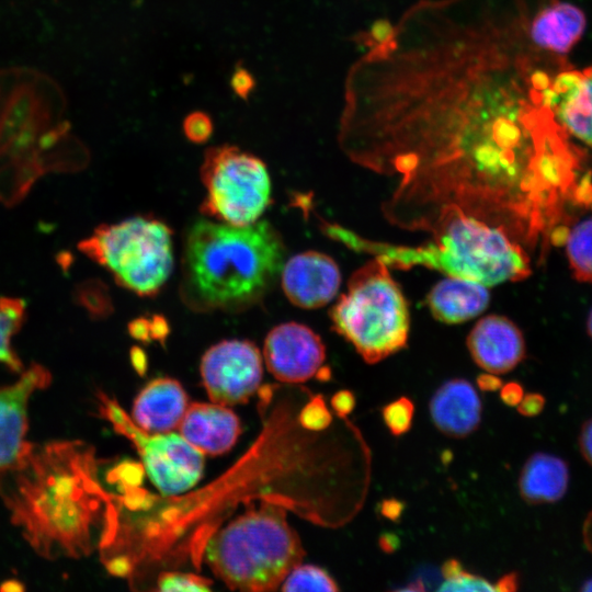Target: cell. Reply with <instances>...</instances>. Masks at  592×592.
I'll use <instances>...</instances> for the list:
<instances>
[{
  "label": "cell",
  "mask_w": 592,
  "mask_h": 592,
  "mask_svg": "<svg viewBox=\"0 0 592 592\" xmlns=\"http://www.w3.org/2000/svg\"><path fill=\"white\" fill-rule=\"evenodd\" d=\"M583 540L587 549L592 554V511L589 513L583 524Z\"/></svg>",
  "instance_id": "obj_41"
},
{
  "label": "cell",
  "mask_w": 592,
  "mask_h": 592,
  "mask_svg": "<svg viewBox=\"0 0 592 592\" xmlns=\"http://www.w3.org/2000/svg\"><path fill=\"white\" fill-rule=\"evenodd\" d=\"M413 414L414 405L406 396L387 403L382 409L384 423L395 436H400L411 429Z\"/></svg>",
  "instance_id": "obj_27"
},
{
  "label": "cell",
  "mask_w": 592,
  "mask_h": 592,
  "mask_svg": "<svg viewBox=\"0 0 592 592\" xmlns=\"http://www.w3.org/2000/svg\"><path fill=\"white\" fill-rule=\"evenodd\" d=\"M25 319V304L15 297H0V364L19 371L21 363L12 349V338Z\"/></svg>",
  "instance_id": "obj_22"
},
{
  "label": "cell",
  "mask_w": 592,
  "mask_h": 592,
  "mask_svg": "<svg viewBox=\"0 0 592 592\" xmlns=\"http://www.w3.org/2000/svg\"><path fill=\"white\" fill-rule=\"evenodd\" d=\"M49 383V372L34 364L15 383L0 388V474L12 467L29 446L27 403L36 390Z\"/></svg>",
  "instance_id": "obj_12"
},
{
  "label": "cell",
  "mask_w": 592,
  "mask_h": 592,
  "mask_svg": "<svg viewBox=\"0 0 592 592\" xmlns=\"http://www.w3.org/2000/svg\"><path fill=\"white\" fill-rule=\"evenodd\" d=\"M305 556L285 510L263 503L238 516L208 540L205 560L231 590L265 592L281 588Z\"/></svg>",
  "instance_id": "obj_5"
},
{
  "label": "cell",
  "mask_w": 592,
  "mask_h": 592,
  "mask_svg": "<svg viewBox=\"0 0 592 592\" xmlns=\"http://www.w3.org/2000/svg\"><path fill=\"white\" fill-rule=\"evenodd\" d=\"M585 24V16L579 8L570 3H557L535 18L531 35L538 46L563 54L581 38Z\"/></svg>",
  "instance_id": "obj_21"
},
{
  "label": "cell",
  "mask_w": 592,
  "mask_h": 592,
  "mask_svg": "<svg viewBox=\"0 0 592 592\" xmlns=\"http://www.w3.org/2000/svg\"><path fill=\"white\" fill-rule=\"evenodd\" d=\"M578 444L582 457L589 465L592 466V418L583 422L580 430Z\"/></svg>",
  "instance_id": "obj_34"
},
{
  "label": "cell",
  "mask_w": 592,
  "mask_h": 592,
  "mask_svg": "<svg viewBox=\"0 0 592 592\" xmlns=\"http://www.w3.org/2000/svg\"><path fill=\"white\" fill-rule=\"evenodd\" d=\"M187 406V394L177 379L156 378L135 398L132 420L147 433L173 432L178 429Z\"/></svg>",
  "instance_id": "obj_18"
},
{
  "label": "cell",
  "mask_w": 592,
  "mask_h": 592,
  "mask_svg": "<svg viewBox=\"0 0 592 592\" xmlns=\"http://www.w3.org/2000/svg\"><path fill=\"white\" fill-rule=\"evenodd\" d=\"M355 405V395L348 389L339 390L331 398L332 409L341 418L350 414L354 410Z\"/></svg>",
  "instance_id": "obj_33"
},
{
  "label": "cell",
  "mask_w": 592,
  "mask_h": 592,
  "mask_svg": "<svg viewBox=\"0 0 592 592\" xmlns=\"http://www.w3.org/2000/svg\"><path fill=\"white\" fill-rule=\"evenodd\" d=\"M587 328H588V333L592 339V308H591L590 314L588 316Z\"/></svg>",
  "instance_id": "obj_44"
},
{
  "label": "cell",
  "mask_w": 592,
  "mask_h": 592,
  "mask_svg": "<svg viewBox=\"0 0 592 592\" xmlns=\"http://www.w3.org/2000/svg\"><path fill=\"white\" fill-rule=\"evenodd\" d=\"M46 77L24 69L0 72V203L21 202L47 172L83 169L89 152L69 133L62 102Z\"/></svg>",
  "instance_id": "obj_3"
},
{
  "label": "cell",
  "mask_w": 592,
  "mask_h": 592,
  "mask_svg": "<svg viewBox=\"0 0 592 592\" xmlns=\"http://www.w3.org/2000/svg\"><path fill=\"white\" fill-rule=\"evenodd\" d=\"M399 538L392 533H384L378 539V545L385 553H394L399 547Z\"/></svg>",
  "instance_id": "obj_40"
},
{
  "label": "cell",
  "mask_w": 592,
  "mask_h": 592,
  "mask_svg": "<svg viewBox=\"0 0 592 592\" xmlns=\"http://www.w3.org/2000/svg\"><path fill=\"white\" fill-rule=\"evenodd\" d=\"M482 405L476 388L467 379L454 378L442 384L430 400L435 428L449 437H466L481 421Z\"/></svg>",
  "instance_id": "obj_17"
},
{
  "label": "cell",
  "mask_w": 592,
  "mask_h": 592,
  "mask_svg": "<svg viewBox=\"0 0 592 592\" xmlns=\"http://www.w3.org/2000/svg\"><path fill=\"white\" fill-rule=\"evenodd\" d=\"M179 434L201 453L221 455L241 434L238 415L216 402H191L178 426Z\"/></svg>",
  "instance_id": "obj_15"
},
{
  "label": "cell",
  "mask_w": 592,
  "mask_h": 592,
  "mask_svg": "<svg viewBox=\"0 0 592 592\" xmlns=\"http://www.w3.org/2000/svg\"><path fill=\"white\" fill-rule=\"evenodd\" d=\"M24 588L18 581H9L1 587L2 591H21Z\"/></svg>",
  "instance_id": "obj_42"
},
{
  "label": "cell",
  "mask_w": 592,
  "mask_h": 592,
  "mask_svg": "<svg viewBox=\"0 0 592 592\" xmlns=\"http://www.w3.org/2000/svg\"><path fill=\"white\" fill-rule=\"evenodd\" d=\"M78 248L140 297L156 296L173 270L172 230L152 215L102 224Z\"/></svg>",
  "instance_id": "obj_7"
},
{
  "label": "cell",
  "mask_w": 592,
  "mask_h": 592,
  "mask_svg": "<svg viewBox=\"0 0 592 592\" xmlns=\"http://www.w3.org/2000/svg\"><path fill=\"white\" fill-rule=\"evenodd\" d=\"M489 300L485 284L455 276L440 281L426 297L432 316L445 323L473 319L488 307Z\"/></svg>",
  "instance_id": "obj_19"
},
{
  "label": "cell",
  "mask_w": 592,
  "mask_h": 592,
  "mask_svg": "<svg viewBox=\"0 0 592 592\" xmlns=\"http://www.w3.org/2000/svg\"><path fill=\"white\" fill-rule=\"evenodd\" d=\"M569 467L565 459L548 453H534L525 462L519 478L522 499L533 505L554 503L566 494Z\"/></svg>",
  "instance_id": "obj_20"
},
{
  "label": "cell",
  "mask_w": 592,
  "mask_h": 592,
  "mask_svg": "<svg viewBox=\"0 0 592 592\" xmlns=\"http://www.w3.org/2000/svg\"><path fill=\"white\" fill-rule=\"evenodd\" d=\"M282 591H339L337 582L322 568L314 565H298L285 578Z\"/></svg>",
  "instance_id": "obj_25"
},
{
  "label": "cell",
  "mask_w": 592,
  "mask_h": 592,
  "mask_svg": "<svg viewBox=\"0 0 592 592\" xmlns=\"http://www.w3.org/2000/svg\"><path fill=\"white\" fill-rule=\"evenodd\" d=\"M206 195L201 213L231 226L260 220L272 204V185L266 164L236 146L210 147L201 166Z\"/></svg>",
  "instance_id": "obj_8"
},
{
  "label": "cell",
  "mask_w": 592,
  "mask_h": 592,
  "mask_svg": "<svg viewBox=\"0 0 592 592\" xmlns=\"http://www.w3.org/2000/svg\"><path fill=\"white\" fill-rule=\"evenodd\" d=\"M262 356L248 340H223L210 346L201 360V377L210 401L235 406L247 402L260 387Z\"/></svg>",
  "instance_id": "obj_10"
},
{
  "label": "cell",
  "mask_w": 592,
  "mask_h": 592,
  "mask_svg": "<svg viewBox=\"0 0 592 592\" xmlns=\"http://www.w3.org/2000/svg\"><path fill=\"white\" fill-rule=\"evenodd\" d=\"M524 396V389L517 382H509L500 388V399L510 407H516Z\"/></svg>",
  "instance_id": "obj_36"
},
{
  "label": "cell",
  "mask_w": 592,
  "mask_h": 592,
  "mask_svg": "<svg viewBox=\"0 0 592 592\" xmlns=\"http://www.w3.org/2000/svg\"><path fill=\"white\" fill-rule=\"evenodd\" d=\"M546 399L542 394L528 392L523 396L517 407V412L523 417H536L545 408Z\"/></svg>",
  "instance_id": "obj_32"
},
{
  "label": "cell",
  "mask_w": 592,
  "mask_h": 592,
  "mask_svg": "<svg viewBox=\"0 0 592 592\" xmlns=\"http://www.w3.org/2000/svg\"><path fill=\"white\" fill-rule=\"evenodd\" d=\"M496 591L514 592L519 589V574L510 572L501 577L496 583Z\"/></svg>",
  "instance_id": "obj_39"
},
{
  "label": "cell",
  "mask_w": 592,
  "mask_h": 592,
  "mask_svg": "<svg viewBox=\"0 0 592 592\" xmlns=\"http://www.w3.org/2000/svg\"><path fill=\"white\" fill-rule=\"evenodd\" d=\"M301 423L311 430H322L330 425L332 415L321 397L312 399L303 410Z\"/></svg>",
  "instance_id": "obj_30"
},
{
  "label": "cell",
  "mask_w": 592,
  "mask_h": 592,
  "mask_svg": "<svg viewBox=\"0 0 592 592\" xmlns=\"http://www.w3.org/2000/svg\"><path fill=\"white\" fill-rule=\"evenodd\" d=\"M581 591L584 592H592V578L587 580L582 587L580 588Z\"/></svg>",
  "instance_id": "obj_43"
},
{
  "label": "cell",
  "mask_w": 592,
  "mask_h": 592,
  "mask_svg": "<svg viewBox=\"0 0 592 592\" xmlns=\"http://www.w3.org/2000/svg\"><path fill=\"white\" fill-rule=\"evenodd\" d=\"M281 278L287 299L304 309L328 304L341 284L338 264L331 257L318 251H305L284 262Z\"/></svg>",
  "instance_id": "obj_13"
},
{
  "label": "cell",
  "mask_w": 592,
  "mask_h": 592,
  "mask_svg": "<svg viewBox=\"0 0 592 592\" xmlns=\"http://www.w3.org/2000/svg\"><path fill=\"white\" fill-rule=\"evenodd\" d=\"M474 362L492 374H505L525 357V341L519 327L499 315L480 319L467 337Z\"/></svg>",
  "instance_id": "obj_14"
},
{
  "label": "cell",
  "mask_w": 592,
  "mask_h": 592,
  "mask_svg": "<svg viewBox=\"0 0 592 592\" xmlns=\"http://www.w3.org/2000/svg\"><path fill=\"white\" fill-rule=\"evenodd\" d=\"M441 571L444 582L439 591H496L494 583L467 571L457 559L446 560Z\"/></svg>",
  "instance_id": "obj_26"
},
{
  "label": "cell",
  "mask_w": 592,
  "mask_h": 592,
  "mask_svg": "<svg viewBox=\"0 0 592 592\" xmlns=\"http://www.w3.org/2000/svg\"><path fill=\"white\" fill-rule=\"evenodd\" d=\"M285 253L281 234L266 220L240 227L197 219L183 244L182 300L195 311L249 309L274 286Z\"/></svg>",
  "instance_id": "obj_2"
},
{
  "label": "cell",
  "mask_w": 592,
  "mask_h": 592,
  "mask_svg": "<svg viewBox=\"0 0 592 592\" xmlns=\"http://www.w3.org/2000/svg\"><path fill=\"white\" fill-rule=\"evenodd\" d=\"M73 298L91 318L96 320L105 319L114 310L106 284L98 278H89L78 284Z\"/></svg>",
  "instance_id": "obj_24"
},
{
  "label": "cell",
  "mask_w": 592,
  "mask_h": 592,
  "mask_svg": "<svg viewBox=\"0 0 592 592\" xmlns=\"http://www.w3.org/2000/svg\"><path fill=\"white\" fill-rule=\"evenodd\" d=\"M263 357L267 371L277 380L298 384L319 372L326 360V346L309 327L285 322L267 333Z\"/></svg>",
  "instance_id": "obj_11"
},
{
  "label": "cell",
  "mask_w": 592,
  "mask_h": 592,
  "mask_svg": "<svg viewBox=\"0 0 592 592\" xmlns=\"http://www.w3.org/2000/svg\"><path fill=\"white\" fill-rule=\"evenodd\" d=\"M378 509H379V513L384 517L390 521H397L399 520V517L401 516L403 512L405 503L395 498L384 499L379 503Z\"/></svg>",
  "instance_id": "obj_37"
},
{
  "label": "cell",
  "mask_w": 592,
  "mask_h": 592,
  "mask_svg": "<svg viewBox=\"0 0 592 592\" xmlns=\"http://www.w3.org/2000/svg\"><path fill=\"white\" fill-rule=\"evenodd\" d=\"M230 87L237 96L248 100L255 88V80L247 68L238 65L230 77Z\"/></svg>",
  "instance_id": "obj_31"
},
{
  "label": "cell",
  "mask_w": 592,
  "mask_h": 592,
  "mask_svg": "<svg viewBox=\"0 0 592 592\" xmlns=\"http://www.w3.org/2000/svg\"><path fill=\"white\" fill-rule=\"evenodd\" d=\"M213 582L195 573L179 571L162 572L157 580L159 591H209Z\"/></svg>",
  "instance_id": "obj_28"
},
{
  "label": "cell",
  "mask_w": 592,
  "mask_h": 592,
  "mask_svg": "<svg viewBox=\"0 0 592 592\" xmlns=\"http://www.w3.org/2000/svg\"><path fill=\"white\" fill-rule=\"evenodd\" d=\"M332 329L349 341L367 364L407 345L410 316L405 295L388 266L374 258L357 269L330 309Z\"/></svg>",
  "instance_id": "obj_6"
},
{
  "label": "cell",
  "mask_w": 592,
  "mask_h": 592,
  "mask_svg": "<svg viewBox=\"0 0 592 592\" xmlns=\"http://www.w3.org/2000/svg\"><path fill=\"white\" fill-rule=\"evenodd\" d=\"M543 100L570 134L592 148V66L558 75Z\"/></svg>",
  "instance_id": "obj_16"
},
{
  "label": "cell",
  "mask_w": 592,
  "mask_h": 592,
  "mask_svg": "<svg viewBox=\"0 0 592 592\" xmlns=\"http://www.w3.org/2000/svg\"><path fill=\"white\" fill-rule=\"evenodd\" d=\"M320 228L329 238L354 251L369 253L388 267L407 270L421 265L486 286L521 281L531 274L528 257L520 243L500 228L463 213L448 217L432 234L433 240L418 247L368 240L328 221H322Z\"/></svg>",
  "instance_id": "obj_4"
},
{
  "label": "cell",
  "mask_w": 592,
  "mask_h": 592,
  "mask_svg": "<svg viewBox=\"0 0 592 592\" xmlns=\"http://www.w3.org/2000/svg\"><path fill=\"white\" fill-rule=\"evenodd\" d=\"M395 30L387 20H377L373 23L369 31V36L373 42L378 44H387L392 42Z\"/></svg>",
  "instance_id": "obj_35"
},
{
  "label": "cell",
  "mask_w": 592,
  "mask_h": 592,
  "mask_svg": "<svg viewBox=\"0 0 592 592\" xmlns=\"http://www.w3.org/2000/svg\"><path fill=\"white\" fill-rule=\"evenodd\" d=\"M102 401L104 414L117 432L133 442L148 477L162 493H181L200 480L204 469V454L179 433H147L114 401L106 397Z\"/></svg>",
  "instance_id": "obj_9"
},
{
  "label": "cell",
  "mask_w": 592,
  "mask_h": 592,
  "mask_svg": "<svg viewBox=\"0 0 592 592\" xmlns=\"http://www.w3.org/2000/svg\"><path fill=\"white\" fill-rule=\"evenodd\" d=\"M476 384L478 388L485 392L497 391L503 385L502 380L497 376V374L488 372L480 374L476 379Z\"/></svg>",
  "instance_id": "obj_38"
},
{
  "label": "cell",
  "mask_w": 592,
  "mask_h": 592,
  "mask_svg": "<svg viewBox=\"0 0 592 592\" xmlns=\"http://www.w3.org/2000/svg\"><path fill=\"white\" fill-rule=\"evenodd\" d=\"M213 129L210 116L203 111H194L183 121V133L194 144L206 143L210 138Z\"/></svg>",
  "instance_id": "obj_29"
},
{
  "label": "cell",
  "mask_w": 592,
  "mask_h": 592,
  "mask_svg": "<svg viewBox=\"0 0 592 592\" xmlns=\"http://www.w3.org/2000/svg\"><path fill=\"white\" fill-rule=\"evenodd\" d=\"M0 498L29 545L48 559L106 547L117 525L93 449L79 441L29 444L1 473Z\"/></svg>",
  "instance_id": "obj_1"
},
{
  "label": "cell",
  "mask_w": 592,
  "mask_h": 592,
  "mask_svg": "<svg viewBox=\"0 0 592 592\" xmlns=\"http://www.w3.org/2000/svg\"><path fill=\"white\" fill-rule=\"evenodd\" d=\"M566 252L574 277L580 282L592 283V218L572 228Z\"/></svg>",
  "instance_id": "obj_23"
}]
</instances>
